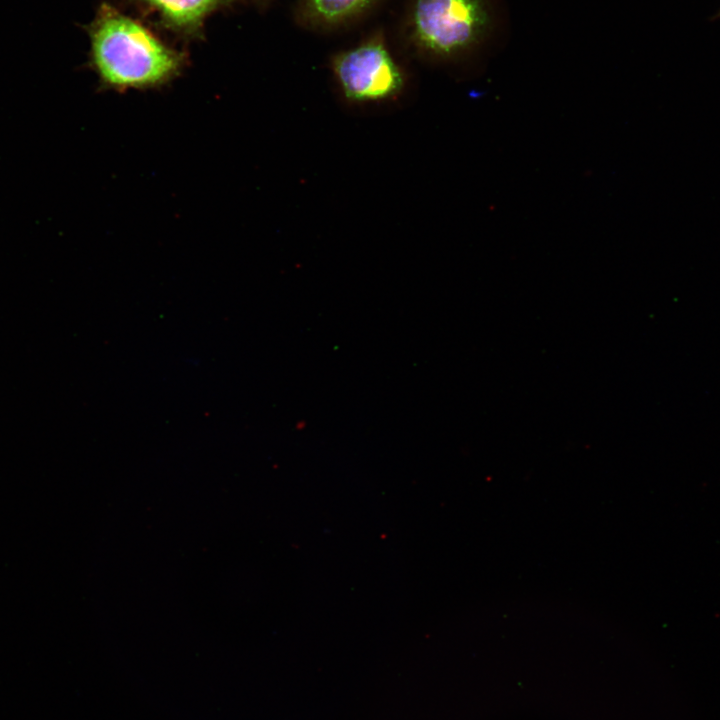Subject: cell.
<instances>
[{
    "label": "cell",
    "mask_w": 720,
    "mask_h": 720,
    "mask_svg": "<svg viewBox=\"0 0 720 720\" xmlns=\"http://www.w3.org/2000/svg\"><path fill=\"white\" fill-rule=\"evenodd\" d=\"M376 0H302L305 18L313 24L332 26L361 14Z\"/></svg>",
    "instance_id": "cell-5"
},
{
    "label": "cell",
    "mask_w": 720,
    "mask_h": 720,
    "mask_svg": "<svg viewBox=\"0 0 720 720\" xmlns=\"http://www.w3.org/2000/svg\"><path fill=\"white\" fill-rule=\"evenodd\" d=\"M156 15L161 24L183 37L199 36L206 19L238 0H128Z\"/></svg>",
    "instance_id": "cell-4"
},
{
    "label": "cell",
    "mask_w": 720,
    "mask_h": 720,
    "mask_svg": "<svg viewBox=\"0 0 720 720\" xmlns=\"http://www.w3.org/2000/svg\"><path fill=\"white\" fill-rule=\"evenodd\" d=\"M415 42L426 52L450 58L480 43L490 26L487 0H415Z\"/></svg>",
    "instance_id": "cell-2"
},
{
    "label": "cell",
    "mask_w": 720,
    "mask_h": 720,
    "mask_svg": "<svg viewBox=\"0 0 720 720\" xmlns=\"http://www.w3.org/2000/svg\"><path fill=\"white\" fill-rule=\"evenodd\" d=\"M718 16H720V12H719Z\"/></svg>",
    "instance_id": "cell-6"
},
{
    "label": "cell",
    "mask_w": 720,
    "mask_h": 720,
    "mask_svg": "<svg viewBox=\"0 0 720 720\" xmlns=\"http://www.w3.org/2000/svg\"><path fill=\"white\" fill-rule=\"evenodd\" d=\"M89 64L106 88L117 91L161 87L183 70L185 56L147 26L102 3L86 27Z\"/></svg>",
    "instance_id": "cell-1"
},
{
    "label": "cell",
    "mask_w": 720,
    "mask_h": 720,
    "mask_svg": "<svg viewBox=\"0 0 720 720\" xmlns=\"http://www.w3.org/2000/svg\"><path fill=\"white\" fill-rule=\"evenodd\" d=\"M332 70L345 99L353 104L381 103L403 90V73L379 40L338 54Z\"/></svg>",
    "instance_id": "cell-3"
}]
</instances>
